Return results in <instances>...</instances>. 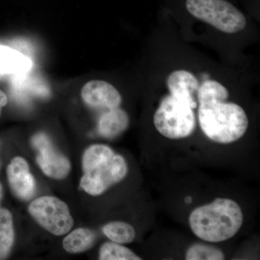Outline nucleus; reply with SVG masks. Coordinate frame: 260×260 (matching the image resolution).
Returning a JSON list of instances; mask_svg holds the SVG:
<instances>
[{
    "mask_svg": "<svg viewBox=\"0 0 260 260\" xmlns=\"http://www.w3.org/2000/svg\"><path fill=\"white\" fill-rule=\"evenodd\" d=\"M31 144L39 152L37 162L46 175L56 179L68 176L70 171L69 160L56 151L47 135L39 133L34 135Z\"/></svg>",
    "mask_w": 260,
    "mask_h": 260,
    "instance_id": "nucleus-7",
    "label": "nucleus"
},
{
    "mask_svg": "<svg viewBox=\"0 0 260 260\" xmlns=\"http://www.w3.org/2000/svg\"><path fill=\"white\" fill-rule=\"evenodd\" d=\"M8 177L12 190L16 196L25 200L32 198L36 183L25 159L20 157L13 159L8 168Z\"/></svg>",
    "mask_w": 260,
    "mask_h": 260,
    "instance_id": "nucleus-9",
    "label": "nucleus"
},
{
    "mask_svg": "<svg viewBox=\"0 0 260 260\" xmlns=\"http://www.w3.org/2000/svg\"><path fill=\"white\" fill-rule=\"evenodd\" d=\"M28 73L14 75L12 88L15 99L20 102L26 103L29 94L42 98L49 96L50 92L47 85L39 78L28 76Z\"/></svg>",
    "mask_w": 260,
    "mask_h": 260,
    "instance_id": "nucleus-11",
    "label": "nucleus"
},
{
    "mask_svg": "<svg viewBox=\"0 0 260 260\" xmlns=\"http://www.w3.org/2000/svg\"><path fill=\"white\" fill-rule=\"evenodd\" d=\"M14 242L13 217L8 210L0 209V259L9 254Z\"/></svg>",
    "mask_w": 260,
    "mask_h": 260,
    "instance_id": "nucleus-15",
    "label": "nucleus"
},
{
    "mask_svg": "<svg viewBox=\"0 0 260 260\" xmlns=\"http://www.w3.org/2000/svg\"><path fill=\"white\" fill-rule=\"evenodd\" d=\"M31 61L21 53L5 46L0 45V75L28 73Z\"/></svg>",
    "mask_w": 260,
    "mask_h": 260,
    "instance_id": "nucleus-13",
    "label": "nucleus"
},
{
    "mask_svg": "<svg viewBox=\"0 0 260 260\" xmlns=\"http://www.w3.org/2000/svg\"><path fill=\"white\" fill-rule=\"evenodd\" d=\"M193 109L187 100L170 93L162 99L155 112L154 125L160 135L169 139L187 138L196 127Z\"/></svg>",
    "mask_w": 260,
    "mask_h": 260,
    "instance_id": "nucleus-4",
    "label": "nucleus"
},
{
    "mask_svg": "<svg viewBox=\"0 0 260 260\" xmlns=\"http://www.w3.org/2000/svg\"><path fill=\"white\" fill-rule=\"evenodd\" d=\"M2 191H3V189H2V185L0 184V200H1L2 198Z\"/></svg>",
    "mask_w": 260,
    "mask_h": 260,
    "instance_id": "nucleus-21",
    "label": "nucleus"
},
{
    "mask_svg": "<svg viewBox=\"0 0 260 260\" xmlns=\"http://www.w3.org/2000/svg\"><path fill=\"white\" fill-rule=\"evenodd\" d=\"M225 87L216 80H206L198 93V119L203 133L210 140L229 144L242 138L249 126L245 111L233 102Z\"/></svg>",
    "mask_w": 260,
    "mask_h": 260,
    "instance_id": "nucleus-1",
    "label": "nucleus"
},
{
    "mask_svg": "<svg viewBox=\"0 0 260 260\" xmlns=\"http://www.w3.org/2000/svg\"><path fill=\"white\" fill-rule=\"evenodd\" d=\"M192 202V200H191V198L190 197H187V198H185V203H187V204H189Z\"/></svg>",
    "mask_w": 260,
    "mask_h": 260,
    "instance_id": "nucleus-20",
    "label": "nucleus"
},
{
    "mask_svg": "<svg viewBox=\"0 0 260 260\" xmlns=\"http://www.w3.org/2000/svg\"><path fill=\"white\" fill-rule=\"evenodd\" d=\"M225 259L223 251L214 246L195 244L186 251V260H222Z\"/></svg>",
    "mask_w": 260,
    "mask_h": 260,
    "instance_id": "nucleus-18",
    "label": "nucleus"
},
{
    "mask_svg": "<svg viewBox=\"0 0 260 260\" xmlns=\"http://www.w3.org/2000/svg\"><path fill=\"white\" fill-rule=\"evenodd\" d=\"M28 210L38 223L54 235L68 234L74 225L68 205L54 197L38 198L30 203Z\"/></svg>",
    "mask_w": 260,
    "mask_h": 260,
    "instance_id": "nucleus-6",
    "label": "nucleus"
},
{
    "mask_svg": "<svg viewBox=\"0 0 260 260\" xmlns=\"http://www.w3.org/2000/svg\"><path fill=\"white\" fill-rule=\"evenodd\" d=\"M101 260H140L141 258L125 246L115 242L103 244L99 252Z\"/></svg>",
    "mask_w": 260,
    "mask_h": 260,
    "instance_id": "nucleus-17",
    "label": "nucleus"
},
{
    "mask_svg": "<svg viewBox=\"0 0 260 260\" xmlns=\"http://www.w3.org/2000/svg\"><path fill=\"white\" fill-rule=\"evenodd\" d=\"M186 8L194 18L225 34L245 28V16L228 0H186Z\"/></svg>",
    "mask_w": 260,
    "mask_h": 260,
    "instance_id": "nucleus-5",
    "label": "nucleus"
},
{
    "mask_svg": "<svg viewBox=\"0 0 260 260\" xmlns=\"http://www.w3.org/2000/svg\"><path fill=\"white\" fill-rule=\"evenodd\" d=\"M80 185L88 194L99 196L120 182L127 174L125 159L104 145L89 147L83 157Z\"/></svg>",
    "mask_w": 260,
    "mask_h": 260,
    "instance_id": "nucleus-3",
    "label": "nucleus"
},
{
    "mask_svg": "<svg viewBox=\"0 0 260 260\" xmlns=\"http://www.w3.org/2000/svg\"><path fill=\"white\" fill-rule=\"evenodd\" d=\"M127 114L119 108L109 109L99 118L98 131L104 138L111 139L121 134L129 126Z\"/></svg>",
    "mask_w": 260,
    "mask_h": 260,
    "instance_id": "nucleus-12",
    "label": "nucleus"
},
{
    "mask_svg": "<svg viewBox=\"0 0 260 260\" xmlns=\"http://www.w3.org/2000/svg\"><path fill=\"white\" fill-rule=\"evenodd\" d=\"M81 95L85 104L98 109H114L121 102L120 93L115 87L103 80H92L85 84Z\"/></svg>",
    "mask_w": 260,
    "mask_h": 260,
    "instance_id": "nucleus-8",
    "label": "nucleus"
},
{
    "mask_svg": "<svg viewBox=\"0 0 260 260\" xmlns=\"http://www.w3.org/2000/svg\"><path fill=\"white\" fill-rule=\"evenodd\" d=\"M244 216L234 200L217 198L210 204L198 207L189 215L193 234L205 242H221L232 239L240 230Z\"/></svg>",
    "mask_w": 260,
    "mask_h": 260,
    "instance_id": "nucleus-2",
    "label": "nucleus"
},
{
    "mask_svg": "<svg viewBox=\"0 0 260 260\" xmlns=\"http://www.w3.org/2000/svg\"><path fill=\"white\" fill-rule=\"evenodd\" d=\"M95 234L88 229H78L70 233L63 241L65 250L69 253L83 252L93 246L95 241Z\"/></svg>",
    "mask_w": 260,
    "mask_h": 260,
    "instance_id": "nucleus-14",
    "label": "nucleus"
},
{
    "mask_svg": "<svg viewBox=\"0 0 260 260\" xmlns=\"http://www.w3.org/2000/svg\"><path fill=\"white\" fill-rule=\"evenodd\" d=\"M103 232L110 240L116 244H129L134 241V228L124 222H112L103 227Z\"/></svg>",
    "mask_w": 260,
    "mask_h": 260,
    "instance_id": "nucleus-16",
    "label": "nucleus"
},
{
    "mask_svg": "<svg viewBox=\"0 0 260 260\" xmlns=\"http://www.w3.org/2000/svg\"><path fill=\"white\" fill-rule=\"evenodd\" d=\"M8 103V98H7L6 94L0 90V111H1V108L5 107Z\"/></svg>",
    "mask_w": 260,
    "mask_h": 260,
    "instance_id": "nucleus-19",
    "label": "nucleus"
},
{
    "mask_svg": "<svg viewBox=\"0 0 260 260\" xmlns=\"http://www.w3.org/2000/svg\"><path fill=\"white\" fill-rule=\"evenodd\" d=\"M167 85L171 94L186 99L193 109L198 107L200 85L194 75L186 70H176L169 75Z\"/></svg>",
    "mask_w": 260,
    "mask_h": 260,
    "instance_id": "nucleus-10",
    "label": "nucleus"
}]
</instances>
